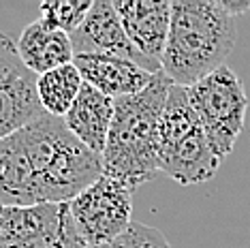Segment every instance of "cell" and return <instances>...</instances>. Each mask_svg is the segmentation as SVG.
Here are the masks:
<instances>
[{"label": "cell", "mask_w": 250, "mask_h": 248, "mask_svg": "<svg viewBox=\"0 0 250 248\" xmlns=\"http://www.w3.org/2000/svg\"><path fill=\"white\" fill-rule=\"evenodd\" d=\"M103 176V159L62 118L43 114L0 142V206L69 204Z\"/></svg>", "instance_id": "cell-1"}, {"label": "cell", "mask_w": 250, "mask_h": 248, "mask_svg": "<svg viewBox=\"0 0 250 248\" xmlns=\"http://www.w3.org/2000/svg\"><path fill=\"white\" fill-rule=\"evenodd\" d=\"M171 83L161 71L139 94L116 99L107 145L101 154L105 176L135 190L161 171V118Z\"/></svg>", "instance_id": "cell-2"}, {"label": "cell", "mask_w": 250, "mask_h": 248, "mask_svg": "<svg viewBox=\"0 0 250 248\" xmlns=\"http://www.w3.org/2000/svg\"><path fill=\"white\" fill-rule=\"evenodd\" d=\"M237 41L235 18L223 0H175L161 69L173 83L190 88L225 66Z\"/></svg>", "instance_id": "cell-3"}, {"label": "cell", "mask_w": 250, "mask_h": 248, "mask_svg": "<svg viewBox=\"0 0 250 248\" xmlns=\"http://www.w3.org/2000/svg\"><path fill=\"white\" fill-rule=\"evenodd\" d=\"M220 159L212 152L188 90L171 83L161 118L158 169L182 186L208 182L216 176Z\"/></svg>", "instance_id": "cell-4"}, {"label": "cell", "mask_w": 250, "mask_h": 248, "mask_svg": "<svg viewBox=\"0 0 250 248\" xmlns=\"http://www.w3.org/2000/svg\"><path fill=\"white\" fill-rule=\"evenodd\" d=\"M186 90L209 148L220 161L227 159L246 122L248 97L242 80L225 64Z\"/></svg>", "instance_id": "cell-5"}, {"label": "cell", "mask_w": 250, "mask_h": 248, "mask_svg": "<svg viewBox=\"0 0 250 248\" xmlns=\"http://www.w3.org/2000/svg\"><path fill=\"white\" fill-rule=\"evenodd\" d=\"M133 193L135 190L120 180L103 173L83 193L69 201L73 223L86 248L107 244L130 227Z\"/></svg>", "instance_id": "cell-6"}, {"label": "cell", "mask_w": 250, "mask_h": 248, "mask_svg": "<svg viewBox=\"0 0 250 248\" xmlns=\"http://www.w3.org/2000/svg\"><path fill=\"white\" fill-rule=\"evenodd\" d=\"M37 77L21 62L18 45L0 32V142L45 114Z\"/></svg>", "instance_id": "cell-7"}, {"label": "cell", "mask_w": 250, "mask_h": 248, "mask_svg": "<svg viewBox=\"0 0 250 248\" xmlns=\"http://www.w3.org/2000/svg\"><path fill=\"white\" fill-rule=\"evenodd\" d=\"M71 43H73L75 56H82V54L118 56V58L139 64L141 69H146L152 75L161 73V66L154 64L152 60H147L130 43V39L126 37V30L122 26L120 15H118L116 7L109 0H96V2H92V9L88 11L86 20L71 35Z\"/></svg>", "instance_id": "cell-8"}, {"label": "cell", "mask_w": 250, "mask_h": 248, "mask_svg": "<svg viewBox=\"0 0 250 248\" xmlns=\"http://www.w3.org/2000/svg\"><path fill=\"white\" fill-rule=\"evenodd\" d=\"M130 43L161 66L171 28V2L167 0H116L113 2ZM163 71V69H161Z\"/></svg>", "instance_id": "cell-9"}, {"label": "cell", "mask_w": 250, "mask_h": 248, "mask_svg": "<svg viewBox=\"0 0 250 248\" xmlns=\"http://www.w3.org/2000/svg\"><path fill=\"white\" fill-rule=\"evenodd\" d=\"M83 83L96 88L109 99H122L130 94H139L154 80L152 73L141 69L139 64L118 56L107 54H82L73 58Z\"/></svg>", "instance_id": "cell-10"}, {"label": "cell", "mask_w": 250, "mask_h": 248, "mask_svg": "<svg viewBox=\"0 0 250 248\" xmlns=\"http://www.w3.org/2000/svg\"><path fill=\"white\" fill-rule=\"evenodd\" d=\"M113 111H116V101L83 83L75 103L71 105V109L62 120L79 142L101 156L107 145Z\"/></svg>", "instance_id": "cell-11"}, {"label": "cell", "mask_w": 250, "mask_h": 248, "mask_svg": "<svg viewBox=\"0 0 250 248\" xmlns=\"http://www.w3.org/2000/svg\"><path fill=\"white\" fill-rule=\"evenodd\" d=\"M15 45H18L21 62L35 75H43L47 71L71 64L75 58L69 32L49 26L41 18L26 26V30L21 32L20 41Z\"/></svg>", "instance_id": "cell-12"}, {"label": "cell", "mask_w": 250, "mask_h": 248, "mask_svg": "<svg viewBox=\"0 0 250 248\" xmlns=\"http://www.w3.org/2000/svg\"><path fill=\"white\" fill-rule=\"evenodd\" d=\"M82 86H83V80L73 62L60 66V69H54V71L39 75L37 94H39V101H41L45 114L64 118L66 111L71 109V105L75 103Z\"/></svg>", "instance_id": "cell-13"}, {"label": "cell", "mask_w": 250, "mask_h": 248, "mask_svg": "<svg viewBox=\"0 0 250 248\" xmlns=\"http://www.w3.org/2000/svg\"><path fill=\"white\" fill-rule=\"evenodd\" d=\"M0 248H86V244L79 238L71 216V207L66 204L62 214L49 227L28 235L26 240H20L15 244H7Z\"/></svg>", "instance_id": "cell-14"}, {"label": "cell", "mask_w": 250, "mask_h": 248, "mask_svg": "<svg viewBox=\"0 0 250 248\" xmlns=\"http://www.w3.org/2000/svg\"><path fill=\"white\" fill-rule=\"evenodd\" d=\"M90 9H92L90 0H49L39 7L41 20H45L49 26L69 32V35H73L82 26Z\"/></svg>", "instance_id": "cell-15"}, {"label": "cell", "mask_w": 250, "mask_h": 248, "mask_svg": "<svg viewBox=\"0 0 250 248\" xmlns=\"http://www.w3.org/2000/svg\"><path fill=\"white\" fill-rule=\"evenodd\" d=\"M90 248H173L165 233L156 227H147L144 223H130V227L120 233L116 240L101 246Z\"/></svg>", "instance_id": "cell-16"}, {"label": "cell", "mask_w": 250, "mask_h": 248, "mask_svg": "<svg viewBox=\"0 0 250 248\" xmlns=\"http://www.w3.org/2000/svg\"><path fill=\"white\" fill-rule=\"evenodd\" d=\"M223 7L225 11L229 15H233V18H237V15H242V13H246V11H250V2H223Z\"/></svg>", "instance_id": "cell-17"}]
</instances>
